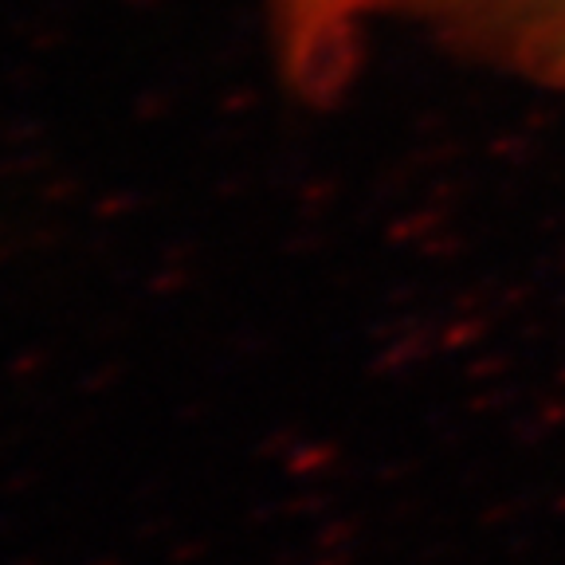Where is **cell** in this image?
<instances>
[{"instance_id": "1", "label": "cell", "mask_w": 565, "mask_h": 565, "mask_svg": "<svg viewBox=\"0 0 565 565\" xmlns=\"http://www.w3.org/2000/svg\"><path fill=\"white\" fill-rule=\"evenodd\" d=\"M282 79L307 103L350 87L373 24L408 20L451 52L565 90V0H267Z\"/></svg>"}]
</instances>
